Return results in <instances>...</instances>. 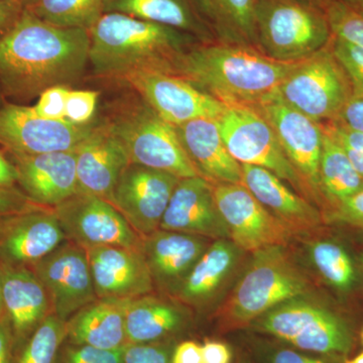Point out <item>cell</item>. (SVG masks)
Returning a JSON list of instances; mask_svg holds the SVG:
<instances>
[{
    "label": "cell",
    "mask_w": 363,
    "mask_h": 363,
    "mask_svg": "<svg viewBox=\"0 0 363 363\" xmlns=\"http://www.w3.org/2000/svg\"><path fill=\"white\" fill-rule=\"evenodd\" d=\"M89 50L87 30L50 25L23 9L0 37V89L25 102L49 88H71L84 75Z\"/></svg>",
    "instance_id": "obj_1"
},
{
    "label": "cell",
    "mask_w": 363,
    "mask_h": 363,
    "mask_svg": "<svg viewBox=\"0 0 363 363\" xmlns=\"http://www.w3.org/2000/svg\"><path fill=\"white\" fill-rule=\"evenodd\" d=\"M296 63L247 45L197 43L176 60L172 73L223 104L255 107L276 94Z\"/></svg>",
    "instance_id": "obj_2"
},
{
    "label": "cell",
    "mask_w": 363,
    "mask_h": 363,
    "mask_svg": "<svg viewBox=\"0 0 363 363\" xmlns=\"http://www.w3.org/2000/svg\"><path fill=\"white\" fill-rule=\"evenodd\" d=\"M89 64L95 75L121 80L136 72H173L174 63L197 43L172 26L102 14L89 30Z\"/></svg>",
    "instance_id": "obj_3"
},
{
    "label": "cell",
    "mask_w": 363,
    "mask_h": 363,
    "mask_svg": "<svg viewBox=\"0 0 363 363\" xmlns=\"http://www.w3.org/2000/svg\"><path fill=\"white\" fill-rule=\"evenodd\" d=\"M311 281L291 259L285 247L252 252V259L233 289L223 318L233 327H245L279 305L311 292Z\"/></svg>",
    "instance_id": "obj_4"
},
{
    "label": "cell",
    "mask_w": 363,
    "mask_h": 363,
    "mask_svg": "<svg viewBox=\"0 0 363 363\" xmlns=\"http://www.w3.org/2000/svg\"><path fill=\"white\" fill-rule=\"evenodd\" d=\"M253 326L298 350L339 358H347L357 339L352 321L342 310L302 298L274 308Z\"/></svg>",
    "instance_id": "obj_5"
},
{
    "label": "cell",
    "mask_w": 363,
    "mask_h": 363,
    "mask_svg": "<svg viewBox=\"0 0 363 363\" xmlns=\"http://www.w3.org/2000/svg\"><path fill=\"white\" fill-rule=\"evenodd\" d=\"M255 28L260 51L281 62L308 58L333 37L324 11L300 0H257Z\"/></svg>",
    "instance_id": "obj_6"
},
{
    "label": "cell",
    "mask_w": 363,
    "mask_h": 363,
    "mask_svg": "<svg viewBox=\"0 0 363 363\" xmlns=\"http://www.w3.org/2000/svg\"><path fill=\"white\" fill-rule=\"evenodd\" d=\"M106 123L130 164L180 179L200 177L182 145L176 126L162 119L142 98L123 105Z\"/></svg>",
    "instance_id": "obj_7"
},
{
    "label": "cell",
    "mask_w": 363,
    "mask_h": 363,
    "mask_svg": "<svg viewBox=\"0 0 363 363\" xmlns=\"http://www.w3.org/2000/svg\"><path fill=\"white\" fill-rule=\"evenodd\" d=\"M277 95L312 121L324 123L337 118L353 97V90L330 42L312 56L297 62L279 85Z\"/></svg>",
    "instance_id": "obj_8"
},
{
    "label": "cell",
    "mask_w": 363,
    "mask_h": 363,
    "mask_svg": "<svg viewBox=\"0 0 363 363\" xmlns=\"http://www.w3.org/2000/svg\"><path fill=\"white\" fill-rule=\"evenodd\" d=\"M216 121L227 150L235 161L269 169L312 202L304 182L286 157L271 124L257 109L227 105Z\"/></svg>",
    "instance_id": "obj_9"
},
{
    "label": "cell",
    "mask_w": 363,
    "mask_h": 363,
    "mask_svg": "<svg viewBox=\"0 0 363 363\" xmlns=\"http://www.w3.org/2000/svg\"><path fill=\"white\" fill-rule=\"evenodd\" d=\"M253 108L271 124L286 157L304 182L312 202L324 215L319 175L323 145L321 124L286 105L277 93Z\"/></svg>",
    "instance_id": "obj_10"
},
{
    "label": "cell",
    "mask_w": 363,
    "mask_h": 363,
    "mask_svg": "<svg viewBox=\"0 0 363 363\" xmlns=\"http://www.w3.org/2000/svg\"><path fill=\"white\" fill-rule=\"evenodd\" d=\"M52 209L67 240L79 247H121L142 250V236L104 198L77 193Z\"/></svg>",
    "instance_id": "obj_11"
},
{
    "label": "cell",
    "mask_w": 363,
    "mask_h": 363,
    "mask_svg": "<svg viewBox=\"0 0 363 363\" xmlns=\"http://www.w3.org/2000/svg\"><path fill=\"white\" fill-rule=\"evenodd\" d=\"M97 123L77 125L43 118L33 106L6 102L0 108V145L7 154L33 155L78 149Z\"/></svg>",
    "instance_id": "obj_12"
},
{
    "label": "cell",
    "mask_w": 363,
    "mask_h": 363,
    "mask_svg": "<svg viewBox=\"0 0 363 363\" xmlns=\"http://www.w3.org/2000/svg\"><path fill=\"white\" fill-rule=\"evenodd\" d=\"M164 121L180 125L198 118L217 119L227 105L169 72H136L121 79Z\"/></svg>",
    "instance_id": "obj_13"
},
{
    "label": "cell",
    "mask_w": 363,
    "mask_h": 363,
    "mask_svg": "<svg viewBox=\"0 0 363 363\" xmlns=\"http://www.w3.org/2000/svg\"><path fill=\"white\" fill-rule=\"evenodd\" d=\"M212 188L229 238L241 250L255 252L290 242L293 234L242 184H212Z\"/></svg>",
    "instance_id": "obj_14"
},
{
    "label": "cell",
    "mask_w": 363,
    "mask_h": 363,
    "mask_svg": "<svg viewBox=\"0 0 363 363\" xmlns=\"http://www.w3.org/2000/svg\"><path fill=\"white\" fill-rule=\"evenodd\" d=\"M179 180L166 172L130 164L119 177L109 202L143 238L160 229Z\"/></svg>",
    "instance_id": "obj_15"
},
{
    "label": "cell",
    "mask_w": 363,
    "mask_h": 363,
    "mask_svg": "<svg viewBox=\"0 0 363 363\" xmlns=\"http://www.w3.org/2000/svg\"><path fill=\"white\" fill-rule=\"evenodd\" d=\"M30 269L45 286L52 313L62 321H68L98 298L87 252L72 241L67 240Z\"/></svg>",
    "instance_id": "obj_16"
},
{
    "label": "cell",
    "mask_w": 363,
    "mask_h": 363,
    "mask_svg": "<svg viewBox=\"0 0 363 363\" xmlns=\"http://www.w3.org/2000/svg\"><path fill=\"white\" fill-rule=\"evenodd\" d=\"M67 240L52 208L9 217L0 223V266L30 267Z\"/></svg>",
    "instance_id": "obj_17"
},
{
    "label": "cell",
    "mask_w": 363,
    "mask_h": 363,
    "mask_svg": "<svg viewBox=\"0 0 363 363\" xmlns=\"http://www.w3.org/2000/svg\"><path fill=\"white\" fill-rule=\"evenodd\" d=\"M84 250L98 298L133 300L154 291V281L142 250L121 247Z\"/></svg>",
    "instance_id": "obj_18"
},
{
    "label": "cell",
    "mask_w": 363,
    "mask_h": 363,
    "mask_svg": "<svg viewBox=\"0 0 363 363\" xmlns=\"http://www.w3.org/2000/svg\"><path fill=\"white\" fill-rule=\"evenodd\" d=\"M18 171V186L33 203L55 208L78 193L76 150L50 154H7Z\"/></svg>",
    "instance_id": "obj_19"
},
{
    "label": "cell",
    "mask_w": 363,
    "mask_h": 363,
    "mask_svg": "<svg viewBox=\"0 0 363 363\" xmlns=\"http://www.w3.org/2000/svg\"><path fill=\"white\" fill-rule=\"evenodd\" d=\"M160 229L230 240L213 194L212 184L202 177L180 179L162 216Z\"/></svg>",
    "instance_id": "obj_20"
},
{
    "label": "cell",
    "mask_w": 363,
    "mask_h": 363,
    "mask_svg": "<svg viewBox=\"0 0 363 363\" xmlns=\"http://www.w3.org/2000/svg\"><path fill=\"white\" fill-rule=\"evenodd\" d=\"M242 185L293 235L314 234L325 225L323 212L314 203L294 192L269 169L241 164Z\"/></svg>",
    "instance_id": "obj_21"
},
{
    "label": "cell",
    "mask_w": 363,
    "mask_h": 363,
    "mask_svg": "<svg viewBox=\"0 0 363 363\" xmlns=\"http://www.w3.org/2000/svg\"><path fill=\"white\" fill-rule=\"evenodd\" d=\"M130 164L125 150L108 123H97L76 150L78 193L109 201L119 177Z\"/></svg>",
    "instance_id": "obj_22"
},
{
    "label": "cell",
    "mask_w": 363,
    "mask_h": 363,
    "mask_svg": "<svg viewBox=\"0 0 363 363\" xmlns=\"http://www.w3.org/2000/svg\"><path fill=\"white\" fill-rule=\"evenodd\" d=\"M209 238L157 229L143 236L142 252L155 285L175 294L209 247Z\"/></svg>",
    "instance_id": "obj_23"
},
{
    "label": "cell",
    "mask_w": 363,
    "mask_h": 363,
    "mask_svg": "<svg viewBox=\"0 0 363 363\" xmlns=\"http://www.w3.org/2000/svg\"><path fill=\"white\" fill-rule=\"evenodd\" d=\"M2 300L14 347L25 342L52 313L49 295L30 267H2Z\"/></svg>",
    "instance_id": "obj_24"
},
{
    "label": "cell",
    "mask_w": 363,
    "mask_h": 363,
    "mask_svg": "<svg viewBox=\"0 0 363 363\" xmlns=\"http://www.w3.org/2000/svg\"><path fill=\"white\" fill-rule=\"evenodd\" d=\"M176 130L200 177L211 184H242L241 164L229 154L215 119H194Z\"/></svg>",
    "instance_id": "obj_25"
},
{
    "label": "cell",
    "mask_w": 363,
    "mask_h": 363,
    "mask_svg": "<svg viewBox=\"0 0 363 363\" xmlns=\"http://www.w3.org/2000/svg\"><path fill=\"white\" fill-rule=\"evenodd\" d=\"M128 301L96 298L79 310L66 322L68 343L108 350L125 347Z\"/></svg>",
    "instance_id": "obj_26"
},
{
    "label": "cell",
    "mask_w": 363,
    "mask_h": 363,
    "mask_svg": "<svg viewBox=\"0 0 363 363\" xmlns=\"http://www.w3.org/2000/svg\"><path fill=\"white\" fill-rule=\"evenodd\" d=\"M240 252L233 240H214L174 295L186 304H205L216 295L230 276L240 259Z\"/></svg>",
    "instance_id": "obj_27"
},
{
    "label": "cell",
    "mask_w": 363,
    "mask_h": 363,
    "mask_svg": "<svg viewBox=\"0 0 363 363\" xmlns=\"http://www.w3.org/2000/svg\"><path fill=\"white\" fill-rule=\"evenodd\" d=\"M107 13L172 26L202 43L216 42L196 11L193 0H105L104 13Z\"/></svg>",
    "instance_id": "obj_28"
},
{
    "label": "cell",
    "mask_w": 363,
    "mask_h": 363,
    "mask_svg": "<svg viewBox=\"0 0 363 363\" xmlns=\"http://www.w3.org/2000/svg\"><path fill=\"white\" fill-rule=\"evenodd\" d=\"M193 4L216 42L259 49L257 0H193Z\"/></svg>",
    "instance_id": "obj_29"
},
{
    "label": "cell",
    "mask_w": 363,
    "mask_h": 363,
    "mask_svg": "<svg viewBox=\"0 0 363 363\" xmlns=\"http://www.w3.org/2000/svg\"><path fill=\"white\" fill-rule=\"evenodd\" d=\"M185 325V313L178 306L150 295L128 300L125 332L128 344L160 342Z\"/></svg>",
    "instance_id": "obj_30"
},
{
    "label": "cell",
    "mask_w": 363,
    "mask_h": 363,
    "mask_svg": "<svg viewBox=\"0 0 363 363\" xmlns=\"http://www.w3.org/2000/svg\"><path fill=\"white\" fill-rule=\"evenodd\" d=\"M310 257L325 284L337 294L342 303L359 293L363 286L358 255L351 252L342 240L324 238L312 243Z\"/></svg>",
    "instance_id": "obj_31"
},
{
    "label": "cell",
    "mask_w": 363,
    "mask_h": 363,
    "mask_svg": "<svg viewBox=\"0 0 363 363\" xmlns=\"http://www.w3.org/2000/svg\"><path fill=\"white\" fill-rule=\"evenodd\" d=\"M319 175L324 218L339 203L363 189V178L351 166L342 147L324 130Z\"/></svg>",
    "instance_id": "obj_32"
},
{
    "label": "cell",
    "mask_w": 363,
    "mask_h": 363,
    "mask_svg": "<svg viewBox=\"0 0 363 363\" xmlns=\"http://www.w3.org/2000/svg\"><path fill=\"white\" fill-rule=\"evenodd\" d=\"M105 0H26L25 9L50 25L89 30L104 14Z\"/></svg>",
    "instance_id": "obj_33"
},
{
    "label": "cell",
    "mask_w": 363,
    "mask_h": 363,
    "mask_svg": "<svg viewBox=\"0 0 363 363\" xmlns=\"http://www.w3.org/2000/svg\"><path fill=\"white\" fill-rule=\"evenodd\" d=\"M66 339V322L51 313L21 344L14 363H56Z\"/></svg>",
    "instance_id": "obj_34"
},
{
    "label": "cell",
    "mask_w": 363,
    "mask_h": 363,
    "mask_svg": "<svg viewBox=\"0 0 363 363\" xmlns=\"http://www.w3.org/2000/svg\"><path fill=\"white\" fill-rule=\"evenodd\" d=\"M324 13L333 37L363 49V11L340 0H330Z\"/></svg>",
    "instance_id": "obj_35"
},
{
    "label": "cell",
    "mask_w": 363,
    "mask_h": 363,
    "mask_svg": "<svg viewBox=\"0 0 363 363\" xmlns=\"http://www.w3.org/2000/svg\"><path fill=\"white\" fill-rule=\"evenodd\" d=\"M331 48L350 77L353 97H363V49L336 37H332Z\"/></svg>",
    "instance_id": "obj_36"
},
{
    "label": "cell",
    "mask_w": 363,
    "mask_h": 363,
    "mask_svg": "<svg viewBox=\"0 0 363 363\" xmlns=\"http://www.w3.org/2000/svg\"><path fill=\"white\" fill-rule=\"evenodd\" d=\"M125 347L108 350L68 343L62 346L56 363H123Z\"/></svg>",
    "instance_id": "obj_37"
},
{
    "label": "cell",
    "mask_w": 363,
    "mask_h": 363,
    "mask_svg": "<svg viewBox=\"0 0 363 363\" xmlns=\"http://www.w3.org/2000/svg\"><path fill=\"white\" fill-rule=\"evenodd\" d=\"M326 224L346 227L363 235V189L337 206L325 216Z\"/></svg>",
    "instance_id": "obj_38"
},
{
    "label": "cell",
    "mask_w": 363,
    "mask_h": 363,
    "mask_svg": "<svg viewBox=\"0 0 363 363\" xmlns=\"http://www.w3.org/2000/svg\"><path fill=\"white\" fill-rule=\"evenodd\" d=\"M99 93L96 91L70 89L67 97L65 121L77 125L93 123Z\"/></svg>",
    "instance_id": "obj_39"
},
{
    "label": "cell",
    "mask_w": 363,
    "mask_h": 363,
    "mask_svg": "<svg viewBox=\"0 0 363 363\" xmlns=\"http://www.w3.org/2000/svg\"><path fill=\"white\" fill-rule=\"evenodd\" d=\"M70 87L56 86L44 91L39 96V101L33 106L38 116L52 121H65L67 97Z\"/></svg>",
    "instance_id": "obj_40"
},
{
    "label": "cell",
    "mask_w": 363,
    "mask_h": 363,
    "mask_svg": "<svg viewBox=\"0 0 363 363\" xmlns=\"http://www.w3.org/2000/svg\"><path fill=\"white\" fill-rule=\"evenodd\" d=\"M172 355L173 350L169 344H128L123 363H172Z\"/></svg>",
    "instance_id": "obj_41"
},
{
    "label": "cell",
    "mask_w": 363,
    "mask_h": 363,
    "mask_svg": "<svg viewBox=\"0 0 363 363\" xmlns=\"http://www.w3.org/2000/svg\"><path fill=\"white\" fill-rule=\"evenodd\" d=\"M40 207L18 186L0 188V220Z\"/></svg>",
    "instance_id": "obj_42"
},
{
    "label": "cell",
    "mask_w": 363,
    "mask_h": 363,
    "mask_svg": "<svg viewBox=\"0 0 363 363\" xmlns=\"http://www.w3.org/2000/svg\"><path fill=\"white\" fill-rule=\"evenodd\" d=\"M320 124L322 130L331 135L339 145L363 155V133L350 130L334 121Z\"/></svg>",
    "instance_id": "obj_43"
},
{
    "label": "cell",
    "mask_w": 363,
    "mask_h": 363,
    "mask_svg": "<svg viewBox=\"0 0 363 363\" xmlns=\"http://www.w3.org/2000/svg\"><path fill=\"white\" fill-rule=\"evenodd\" d=\"M339 357L321 358L310 357L290 348H278L267 353L264 363H339Z\"/></svg>",
    "instance_id": "obj_44"
},
{
    "label": "cell",
    "mask_w": 363,
    "mask_h": 363,
    "mask_svg": "<svg viewBox=\"0 0 363 363\" xmlns=\"http://www.w3.org/2000/svg\"><path fill=\"white\" fill-rule=\"evenodd\" d=\"M334 121L350 130L363 133V97H352Z\"/></svg>",
    "instance_id": "obj_45"
},
{
    "label": "cell",
    "mask_w": 363,
    "mask_h": 363,
    "mask_svg": "<svg viewBox=\"0 0 363 363\" xmlns=\"http://www.w3.org/2000/svg\"><path fill=\"white\" fill-rule=\"evenodd\" d=\"M25 6L18 0H0V37L20 18Z\"/></svg>",
    "instance_id": "obj_46"
},
{
    "label": "cell",
    "mask_w": 363,
    "mask_h": 363,
    "mask_svg": "<svg viewBox=\"0 0 363 363\" xmlns=\"http://www.w3.org/2000/svg\"><path fill=\"white\" fill-rule=\"evenodd\" d=\"M202 348L203 363H230L233 358L230 348L219 341H206Z\"/></svg>",
    "instance_id": "obj_47"
},
{
    "label": "cell",
    "mask_w": 363,
    "mask_h": 363,
    "mask_svg": "<svg viewBox=\"0 0 363 363\" xmlns=\"http://www.w3.org/2000/svg\"><path fill=\"white\" fill-rule=\"evenodd\" d=\"M172 363H203L201 345L194 341H184L176 346Z\"/></svg>",
    "instance_id": "obj_48"
},
{
    "label": "cell",
    "mask_w": 363,
    "mask_h": 363,
    "mask_svg": "<svg viewBox=\"0 0 363 363\" xmlns=\"http://www.w3.org/2000/svg\"><path fill=\"white\" fill-rule=\"evenodd\" d=\"M14 338L11 325L6 316L0 318V363H11Z\"/></svg>",
    "instance_id": "obj_49"
},
{
    "label": "cell",
    "mask_w": 363,
    "mask_h": 363,
    "mask_svg": "<svg viewBox=\"0 0 363 363\" xmlns=\"http://www.w3.org/2000/svg\"><path fill=\"white\" fill-rule=\"evenodd\" d=\"M18 171L6 155L0 150V188L18 186Z\"/></svg>",
    "instance_id": "obj_50"
},
{
    "label": "cell",
    "mask_w": 363,
    "mask_h": 363,
    "mask_svg": "<svg viewBox=\"0 0 363 363\" xmlns=\"http://www.w3.org/2000/svg\"><path fill=\"white\" fill-rule=\"evenodd\" d=\"M300 1L304 2V4H308V6H311L316 7V9H321V11H325V7L327 6V4H329L330 0H300Z\"/></svg>",
    "instance_id": "obj_51"
},
{
    "label": "cell",
    "mask_w": 363,
    "mask_h": 363,
    "mask_svg": "<svg viewBox=\"0 0 363 363\" xmlns=\"http://www.w3.org/2000/svg\"><path fill=\"white\" fill-rule=\"evenodd\" d=\"M344 4H348V6L354 7V9H359L363 11V0H340Z\"/></svg>",
    "instance_id": "obj_52"
},
{
    "label": "cell",
    "mask_w": 363,
    "mask_h": 363,
    "mask_svg": "<svg viewBox=\"0 0 363 363\" xmlns=\"http://www.w3.org/2000/svg\"><path fill=\"white\" fill-rule=\"evenodd\" d=\"M4 315V300H2V267L0 266V318Z\"/></svg>",
    "instance_id": "obj_53"
},
{
    "label": "cell",
    "mask_w": 363,
    "mask_h": 363,
    "mask_svg": "<svg viewBox=\"0 0 363 363\" xmlns=\"http://www.w3.org/2000/svg\"><path fill=\"white\" fill-rule=\"evenodd\" d=\"M344 363H363V351L352 358H345Z\"/></svg>",
    "instance_id": "obj_54"
},
{
    "label": "cell",
    "mask_w": 363,
    "mask_h": 363,
    "mask_svg": "<svg viewBox=\"0 0 363 363\" xmlns=\"http://www.w3.org/2000/svg\"><path fill=\"white\" fill-rule=\"evenodd\" d=\"M358 260H359L360 269H362V278H363V245L359 248V252H357Z\"/></svg>",
    "instance_id": "obj_55"
},
{
    "label": "cell",
    "mask_w": 363,
    "mask_h": 363,
    "mask_svg": "<svg viewBox=\"0 0 363 363\" xmlns=\"http://www.w3.org/2000/svg\"><path fill=\"white\" fill-rule=\"evenodd\" d=\"M6 97H4V93H2L1 89H0V108L4 106V104H6Z\"/></svg>",
    "instance_id": "obj_56"
},
{
    "label": "cell",
    "mask_w": 363,
    "mask_h": 363,
    "mask_svg": "<svg viewBox=\"0 0 363 363\" xmlns=\"http://www.w3.org/2000/svg\"><path fill=\"white\" fill-rule=\"evenodd\" d=\"M359 338H360V341H362V344L363 345V328L362 329V331H360Z\"/></svg>",
    "instance_id": "obj_57"
},
{
    "label": "cell",
    "mask_w": 363,
    "mask_h": 363,
    "mask_svg": "<svg viewBox=\"0 0 363 363\" xmlns=\"http://www.w3.org/2000/svg\"><path fill=\"white\" fill-rule=\"evenodd\" d=\"M18 1H21L23 4H25L26 0H18Z\"/></svg>",
    "instance_id": "obj_58"
},
{
    "label": "cell",
    "mask_w": 363,
    "mask_h": 363,
    "mask_svg": "<svg viewBox=\"0 0 363 363\" xmlns=\"http://www.w3.org/2000/svg\"><path fill=\"white\" fill-rule=\"evenodd\" d=\"M2 220H4V219H2ZM2 220H0V223H1V221H2Z\"/></svg>",
    "instance_id": "obj_59"
}]
</instances>
